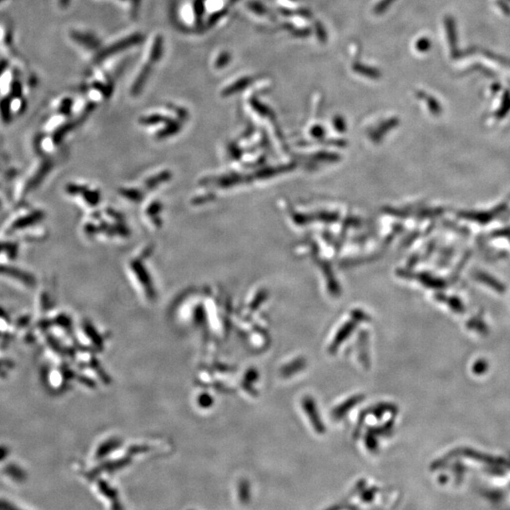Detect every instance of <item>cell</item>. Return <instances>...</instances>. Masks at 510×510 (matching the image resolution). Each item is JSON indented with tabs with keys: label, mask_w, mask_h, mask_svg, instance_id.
<instances>
[{
	"label": "cell",
	"mask_w": 510,
	"mask_h": 510,
	"mask_svg": "<svg viewBox=\"0 0 510 510\" xmlns=\"http://www.w3.org/2000/svg\"><path fill=\"white\" fill-rule=\"evenodd\" d=\"M68 1H69V0H60L61 5H62L63 7H66V5L68 4Z\"/></svg>",
	"instance_id": "cell-12"
},
{
	"label": "cell",
	"mask_w": 510,
	"mask_h": 510,
	"mask_svg": "<svg viewBox=\"0 0 510 510\" xmlns=\"http://www.w3.org/2000/svg\"><path fill=\"white\" fill-rule=\"evenodd\" d=\"M305 363L306 362H305L304 359L297 358V360L290 362L289 364L284 366V368H282L281 375L283 377H290L294 373L302 370V368H304V366H305Z\"/></svg>",
	"instance_id": "cell-5"
},
{
	"label": "cell",
	"mask_w": 510,
	"mask_h": 510,
	"mask_svg": "<svg viewBox=\"0 0 510 510\" xmlns=\"http://www.w3.org/2000/svg\"><path fill=\"white\" fill-rule=\"evenodd\" d=\"M143 40V36L141 34H135L133 36H130V37L126 38V39H123L122 41L116 43V44H113L111 47L106 48L104 51H102L99 55H98V60H102L105 59L112 54H114L116 52H120L121 50H124L125 48H128V47H132L134 46L138 43H141V41Z\"/></svg>",
	"instance_id": "cell-2"
},
{
	"label": "cell",
	"mask_w": 510,
	"mask_h": 510,
	"mask_svg": "<svg viewBox=\"0 0 510 510\" xmlns=\"http://www.w3.org/2000/svg\"><path fill=\"white\" fill-rule=\"evenodd\" d=\"M364 400V395H355L350 397L345 403H342L340 406L336 407L333 411V418L336 421H339L341 418H343L349 412L350 409H352L358 403Z\"/></svg>",
	"instance_id": "cell-3"
},
{
	"label": "cell",
	"mask_w": 510,
	"mask_h": 510,
	"mask_svg": "<svg viewBox=\"0 0 510 510\" xmlns=\"http://www.w3.org/2000/svg\"><path fill=\"white\" fill-rule=\"evenodd\" d=\"M150 73H151V67H150V66H144L142 68L141 72H140L139 76L137 77V79H136V81H135V83L133 85V87H132V93L133 94V95L139 94V92L141 91L142 88L144 87V85L146 84V81L148 80Z\"/></svg>",
	"instance_id": "cell-6"
},
{
	"label": "cell",
	"mask_w": 510,
	"mask_h": 510,
	"mask_svg": "<svg viewBox=\"0 0 510 510\" xmlns=\"http://www.w3.org/2000/svg\"><path fill=\"white\" fill-rule=\"evenodd\" d=\"M72 36L75 39L76 41H78L82 45H84L85 47H89V48H95V47H98V45H99L98 42L94 37H92L90 35H85L83 33L73 32Z\"/></svg>",
	"instance_id": "cell-7"
},
{
	"label": "cell",
	"mask_w": 510,
	"mask_h": 510,
	"mask_svg": "<svg viewBox=\"0 0 510 510\" xmlns=\"http://www.w3.org/2000/svg\"><path fill=\"white\" fill-rule=\"evenodd\" d=\"M229 59H230V57H229V55H227L226 53L220 55L219 58L217 59V67H222V66H225L227 63H228Z\"/></svg>",
	"instance_id": "cell-10"
},
{
	"label": "cell",
	"mask_w": 510,
	"mask_h": 510,
	"mask_svg": "<svg viewBox=\"0 0 510 510\" xmlns=\"http://www.w3.org/2000/svg\"><path fill=\"white\" fill-rule=\"evenodd\" d=\"M247 84H248V79H244V80H242V81H240V82H237L236 84H234L232 86L228 87L227 89H225V90L222 92V94H224V95H228V94L236 93L237 91L241 90L245 85H247Z\"/></svg>",
	"instance_id": "cell-9"
},
{
	"label": "cell",
	"mask_w": 510,
	"mask_h": 510,
	"mask_svg": "<svg viewBox=\"0 0 510 510\" xmlns=\"http://www.w3.org/2000/svg\"><path fill=\"white\" fill-rule=\"evenodd\" d=\"M354 327L355 326L352 323H348L341 328V330L339 332V334L336 336L335 340H333V342L331 344L330 348H329L330 353H335L336 350H338L340 345L342 344V342L347 340L349 338V334L353 332Z\"/></svg>",
	"instance_id": "cell-4"
},
{
	"label": "cell",
	"mask_w": 510,
	"mask_h": 510,
	"mask_svg": "<svg viewBox=\"0 0 510 510\" xmlns=\"http://www.w3.org/2000/svg\"><path fill=\"white\" fill-rule=\"evenodd\" d=\"M428 47H429V41L426 40V39H424V40L420 41L418 48H419V50H427Z\"/></svg>",
	"instance_id": "cell-11"
},
{
	"label": "cell",
	"mask_w": 510,
	"mask_h": 510,
	"mask_svg": "<svg viewBox=\"0 0 510 510\" xmlns=\"http://www.w3.org/2000/svg\"><path fill=\"white\" fill-rule=\"evenodd\" d=\"M163 51V39L161 36H157L154 39V43L151 48V61L157 62L161 58Z\"/></svg>",
	"instance_id": "cell-8"
},
{
	"label": "cell",
	"mask_w": 510,
	"mask_h": 510,
	"mask_svg": "<svg viewBox=\"0 0 510 510\" xmlns=\"http://www.w3.org/2000/svg\"><path fill=\"white\" fill-rule=\"evenodd\" d=\"M302 407L305 413L308 416L309 421L316 432L319 434H323L325 432V425L322 423L321 417L319 415V410L317 408L315 401L311 397H304V399L302 400Z\"/></svg>",
	"instance_id": "cell-1"
}]
</instances>
